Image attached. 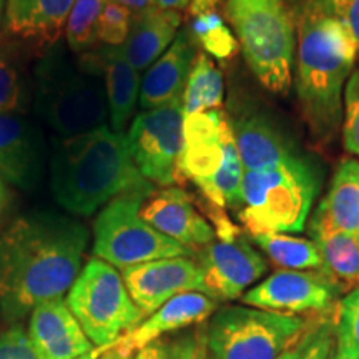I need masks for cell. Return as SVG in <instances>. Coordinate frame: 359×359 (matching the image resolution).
Here are the masks:
<instances>
[{
  "instance_id": "1",
  "label": "cell",
  "mask_w": 359,
  "mask_h": 359,
  "mask_svg": "<svg viewBox=\"0 0 359 359\" xmlns=\"http://www.w3.org/2000/svg\"><path fill=\"white\" fill-rule=\"evenodd\" d=\"M90 233L79 219L32 212L0 235V313L19 321L48 299L62 298L77 280Z\"/></svg>"
},
{
  "instance_id": "2",
  "label": "cell",
  "mask_w": 359,
  "mask_h": 359,
  "mask_svg": "<svg viewBox=\"0 0 359 359\" xmlns=\"http://www.w3.org/2000/svg\"><path fill=\"white\" fill-rule=\"evenodd\" d=\"M358 47L348 25L323 0L296 19L294 92L313 142L326 147L343 120V90L356 64Z\"/></svg>"
},
{
  "instance_id": "3",
  "label": "cell",
  "mask_w": 359,
  "mask_h": 359,
  "mask_svg": "<svg viewBox=\"0 0 359 359\" xmlns=\"http://www.w3.org/2000/svg\"><path fill=\"white\" fill-rule=\"evenodd\" d=\"M50 188L62 208L80 217H90L120 195L148 196L155 191L135 167L127 135L107 125L57 138L50 155Z\"/></svg>"
},
{
  "instance_id": "4",
  "label": "cell",
  "mask_w": 359,
  "mask_h": 359,
  "mask_svg": "<svg viewBox=\"0 0 359 359\" xmlns=\"http://www.w3.org/2000/svg\"><path fill=\"white\" fill-rule=\"evenodd\" d=\"M32 105L60 138L92 132L105 125L109 116L102 77L60 43L34 65Z\"/></svg>"
},
{
  "instance_id": "5",
  "label": "cell",
  "mask_w": 359,
  "mask_h": 359,
  "mask_svg": "<svg viewBox=\"0 0 359 359\" xmlns=\"http://www.w3.org/2000/svg\"><path fill=\"white\" fill-rule=\"evenodd\" d=\"M320 188V170L303 155L271 168L245 170L236 217L250 236L302 233Z\"/></svg>"
},
{
  "instance_id": "6",
  "label": "cell",
  "mask_w": 359,
  "mask_h": 359,
  "mask_svg": "<svg viewBox=\"0 0 359 359\" xmlns=\"http://www.w3.org/2000/svg\"><path fill=\"white\" fill-rule=\"evenodd\" d=\"M224 17L246 65L264 88L286 95L293 82L296 20L283 0H226Z\"/></svg>"
},
{
  "instance_id": "7",
  "label": "cell",
  "mask_w": 359,
  "mask_h": 359,
  "mask_svg": "<svg viewBox=\"0 0 359 359\" xmlns=\"http://www.w3.org/2000/svg\"><path fill=\"white\" fill-rule=\"evenodd\" d=\"M336 314L296 316L251 306L218 309L205 330L215 359H278Z\"/></svg>"
},
{
  "instance_id": "8",
  "label": "cell",
  "mask_w": 359,
  "mask_h": 359,
  "mask_svg": "<svg viewBox=\"0 0 359 359\" xmlns=\"http://www.w3.org/2000/svg\"><path fill=\"white\" fill-rule=\"evenodd\" d=\"M67 304L95 348H111L145 318L125 286L122 273L90 258L67 293Z\"/></svg>"
},
{
  "instance_id": "9",
  "label": "cell",
  "mask_w": 359,
  "mask_h": 359,
  "mask_svg": "<svg viewBox=\"0 0 359 359\" xmlns=\"http://www.w3.org/2000/svg\"><path fill=\"white\" fill-rule=\"evenodd\" d=\"M147 195L127 193L107 203L93 223V255L125 269L154 259L190 257L191 251L161 235L140 217Z\"/></svg>"
},
{
  "instance_id": "10",
  "label": "cell",
  "mask_w": 359,
  "mask_h": 359,
  "mask_svg": "<svg viewBox=\"0 0 359 359\" xmlns=\"http://www.w3.org/2000/svg\"><path fill=\"white\" fill-rule=\"evenodd\" d=\"M127 138L138 172L151 185L173 187L183 145L182 97L158 109L142 110L133 118Z\"/></svg>"
},
{
  "instance_id": "11",
  "label": "cell",
  "mask_w": 359,
  "mask_h": 359,
  "mask_svg": "<svg viewBox=\"0 0 359 359\" xmlns=\"http://www.w3.org/2000/svg\"><path fill=\"white\" fill-rule=\"evenodd\" d=\"M339 291L320 271L280 269L241 296L251 308L281 314H326L334 311Z\"/></svg>"
},
{
  "instance_id": "12",
  "label": "cell",
  "mask_w": 359,
  "mask_h": 359,
  "mask_svg": "<svg viewBox=\"0 0 359 359\" xmlns=\"http://www.w3.org/2000/svg\"><path fill=\"white\" fill-rule=\"evenodd\" d=\"M196 263L203 271L205 293L222 302L241 298L268 271L266 259L243 233L226 240L215 238L198 251Z\"/></svg>"
},
{
  "instance_id": "13",
  "label": "cell",
  "mask_w": 359,
  "mask_h": 359,
  "mask_svg": "<svg viewBox=\"0 0 359 359\" xmlns=\"http://www.w3.org/2000/svg\"><path fill=\"white\" fill-rule=\"evenodd\" d=\"M122 278L135 304L145 316H150L177 294L187 291L205 293L203 271L195 259L188 257L135 264L122 269Z\"/></svg>"
},
{
  "instance_id": "14",
  "label": "cell",
  "mask_w": 359,
  "mask_h": 359,
  "mask_svg": "<svg viewBox=\"0 0 359 359\" xmlns=\"http://www.w3.org/2000/svg\"><path fill=\"white\" fill-rule=\"evenodd\" d=\"M140 217L161 235L172 238L191 251H200L215 241V230L196 210V201L180 187H167L148 195Z\"/></svg>"
},
{
  "instance_id": "15",
  "label": "cell",
  "mask_w": 359,
  "mask_h": 359,
  "mask_svg": "<svg viewBox=\"0 0 359 359\" xmlns=\"http://www.w3.org/2000/svg\"><path fill=\"white\" fill-rule=\"evenodd\" d=\"M47 148L42 132L25 114H0V177L20 190L42 182Z\"/></svg>"
},
{
  "instance_id": "16",
  "label": "cell",
  "mask_w": 359,
  "mask_h": 359,
  "mask_svg": "<svg viewBox=\"0 0 359 359\" xmlns=\"http://www.w3.org/2000/svg\"><path fill=\"white\" fill-rule=\"evenodd\" d=\"M75 0H7L6 35L39 58L55 47L64 34Z\"/></svg>"
},
{
  "instance_id": "17",
  "label": "cell",
  "mask_w": 359,
  "mask_h": 359,
  "mask_svg": "<svg viewBox=\"0 0 359 359\" xmlns=\"http://www.w3.org/2000/svg\"><path fill=\"white\" fill-rule=\"evenodd\" d=\"M27 334L39 359H79L95 349L64 296L32 309Z\"/></svg>"
},
{
  "instance_id": "18",
  "label": "cell",
  "mask_w": 359,
  "mask_h": 359,
  "mask_svg": "<svg viewBox=\"0 0 359 359\" xmlns=\"http://www.w3.org/2000/svg\"><path fill=\"white\" fill-rule=\"evenodd\" d=\"M223 110L183 116V145L177 165V183L205 182L217 175L223 163L222 125Z\"/></svg>"
},
{
  "instance_id": "19",
  "label": "cell",
  "mask_w": 359,
  "mask_h": 359,
  "mask_svg": "<svg viewBox=\"0 0 359 359\" xmlns=\"http://www.w3.org/2000/svg\"><path fill=\"white\" fill-rule=\"evenodd\" d=\"M80 62L102 77L111 130L123 133L140 98V72L128 64L120 47L102 45L80 55Z\"/></svg>"
},
{
  "instance_id": "20",
  "label": "cell",
  "mask_w": 359,
  "mask_h": 359,
  "mask_svg": "<svg viewBox=\"0 0 359 359\" xmlns=\"http://www.w3.org/2000/svg\"><path fill=\"white\" fill-rule=\"evenodd\" d=\"M217 299L200 291H187V293L177 294L155 313L147 316V320L133 327L130 333L122 336L115 346L125 353L133 354L138 349L145 348L147 344L161 339L163 334L200 325L208 320L217 311Z\"/></svg>"
},
{
  "instance_id": "21",
  "label": "cell",
  "mask_w": 359,
  "mask_h": 359,
  "mask_svg": "<svg viewBox=\"0 0 359 359\" xmlns=\"http://www.w3.org/2000/svg\"><path fill=\"white\" fill-rule=\"evenodd\" d=\"M233 137L245 170H263L299 156L285 132L259 111H243L230 118Z\"/></svg>"
},
{
  "instance_id": "22",
  "label": "cell",
  "mask_w": 359,
  "mask_h": 359,
  "mask_svg": "<svg viewBox=\"0 0 359 359\" xmlns=\"http://www.w3.org/2000/svg\"><path fill=\"white\" fill-rule=\"evenodd\" d=\"M195 57L196 45L187 30H180L167 52L147 69L145 77L142 79L138 98L142 110L158 109L182 97Z\"/></svg>"
},
{
  "instance_id": "23",
  "label": "cell",
  "mask_w": 359,
  "mask_h": 359,
  "mask_svg": "<svg viewBox=\"0 0 359 359\" xmlns=\"http://www.w3.org/2000/svg\"><path fill=\"white\" fill-rule=\"evenodd\" d=\"M182 20V12L160 7L133 13L130 34L120 47L128 64L138 72L150 69L177 39Z\"/></svg>"
},
{
  "instance_id": "24",
  "label": "cell",
  "mask_w": 359,
  "mask_h": 359,
  "mask_svg": "<svg viewBox=\"0 0 359 359\" xmlns=\"http://www.w3.org/2000/svg\"><path fill=\"white\" fill-rule=\"evenodd\" d=\"M313 223L349 233L359 240V161L343 158L334 170L330 190L314 212Z\"/></svg>"
},
{
  "instance_id": "25",
  "label": "cell",
  "mask_w": 359,
  "mask_h": 359,
  "mask_svg": "<svg viewBox=\"0 0 359 359\" xmlns=\"http://www.w3.org/2000/svg\"><path fill=\"white\" fill-rule=\"evenodd\" d=\"M309 233L321 253L323 273L341 293L359 288V240L349 233L309 222Z\"/></svg>"
},
{
  "instance_id": "26",
  "label": "cell",
  "mask_w": 359,
  "mask_h": 359,
  "mask_svg": "<svg viewBox=\"0 0 359 359\" xmlns=\"http://www.w3.org/2000/svg\"><path fill=\"white\" fill-rule=\"evenodd\" d=\"M24 45L0 35V114H25L32 105V74Z\"/></svg>"
},
{
  "instance_id": "27",
  "label": "cell",
  "mask_w": 359,
  "mask_h": 359,
  "mask_svg": "<svg viewBox=\"0 0 359 359\" xmlns=\"http://www.w3.org/2000/svg\"><path fill=\"white\" fill-rule=\"evenodd\" d=\"M222 148H223V163L215 177L205 182L196 183L201 196L218 208H240L241 203V183H243L245 167L241 163L240 154L233 137L230 118H224L222 125Z\"/></svg>"
},
{
  "instance_id": "28",
  "label": "cell",
  "mask_w": 359,
  "mask_h": 359,
  "mask_svg": "<svg viewBox=\"0 0 359 359\" xmlns=\"http://www.w3.org/2000/svg\"><path fill=\"white\" fill-rule=\"evenodd\" d=\"M223 93L222 70L205 52H196L182 95L183 116L218 110L223 105Z\"/></svg>"
},
{
  "instance_id": "29",
  "label": "cell",
  "mask_w": 359,
  "mask_h": 359,
  "mask_svg": "<svg viewBox=\"0 0 359 359\" xmlns=\"http://www.w3.org/2000/svg\"><path fill=\"white\" fill-rule=\"evenodd\" d=\"M250 238L266 255L269 262L281 269L320 271L323 266L321 253L313 240L283 235V233H264Z\"/></svg>"
},
{
  "instance_id": "30",
  "label": "cell",
  "mask_w": 359,
  "mask_h": 359,
  "mask_svg": "<svg viewBox=\"0 0 359 359\" xmlns=\"http://www.w3.org/2000/svg\"><path fill=\"white\" fill-rule=\"evenodd\" d=\"M187 32L196 47L217 60H231L240 52V43L235 34L217 11L193 17Z\"/></svg>"
},
{
  "instance_id": "31",
  "label": "cell",
  "mask_w": 359,
  "mask_h": 359,
  "mask_svg": "<svg viewBox=\"0 0 359 359\" xmlns=\"http://www.w3.org/2000/svg\"><path fill=\"white\" fill-rule=\"evenodd\" d=\"M109 0H75L65 25V40L74 55H85L98 47V24Z\"/></svg>"
},
{
  "instance_id": "32",
  "label": "cell",
  "mask_w": 359,
  "mask_h": 359,
  "mask_svg": "<svg viewBox=\"0 0 359 359\" xmlns=\"http://www.w3.org/2000/svg\"><path fill=\"white\" fill-rule=\"evenodd\" d=\"M336 348L359 358V288L344 296L336 306Z\"/></svg>"
},
{
  "instance_id": "33",
  "label": "cell",
  "mask_w": 359,
  "mask_h": 359,
  "mask_svg": "<svg viewBox=\"0 0 359 359\" xmlns=\"http://www.w3.org/2000/svg\"><path fill=\"white\" fill-rule=\"evenodd\" d=\"M133 12L115 2H107L98 24V43L105 47H122L130 34Z\"/></svg>"
},
{
  "instance_id": "34",
  "label": "cell",
  "mask_w": 359,
  "mask_h": 359,
  "mask_svg": "<svg viewBox=\"0 0 359 359\" xmlns=\"http://www.w3.org/2000/svg\"><path fill=\"white\" fill-rule=\"evenodd\" d=\"M343 143L349 154L359 156V67L353 70L344 90Z\"/></svg>"
},
{
  "instance_id": "35",
  "label": "cell",
  "mask_w": 359,
  "mask_h": 359,
  "mask_svg": "<svg viewBox=\"0 0 359 359\" xmlns=\"http://www.w3.org/2000/svg\"><path fill=\"white\" fill-rule=\"evenodd\" d=\"M0 359H39L24 327L15 325L0 333Z\"/></svg>"
},
{
  "instance_id": "36",
  "label": "cell",
  "mask_w": 359,
  "mask_h": 359,
  "mask_svg": "<svg viewBox=\"0 0 359 359\" xmlns=\"http://www.w3.org/2000/svg\"><path fill=\"white\" fill-rule=\"evenodd\" d=\"M172 359H215L206 344L205 330L183 336L173 344H170Z\"/></svg>"
},
{
  "instance_id": "37",
  "label": "cell",
  "mask_w": 359,
  "mask_h": 359,
  "mask_svg": "<svg viewBox=\"0 0 359 359\" xmlns=\"http://www.w3.org/2000/svg\"><path fill=\"white\" fill-rule=\"evenodd\" d=\"M334 321L336 314L331 320H327L320 330L313 336L311 343L303 354L302 359H330L336 346V334H334Z\"/></svg>"
},
{
  "instance_id": "38",
  "label": "cell",
  "mask_w": 359,
  "mask_h": 359,
  "mask_svg": "<svg viewBox=\"0 0 359 359\" xmlns=\"http://www.w3.org/2000/svg\"><path fill=\"white\" fill-rule=\"evenodd\" d=\"M133 359H172L170 344L163 339H156L154 343L147 344L145 348L138 349Z\"/></svg>"
},
{
  "instance_id": "39",
  "label": "cell",
  "mask_w": 359,
  "mask_h": 359,
  "mask_svg": "<svg viewBox=\"0 0 359 359\" xmlns=\"http://www.w3.org/2000/svg\"><path fill=\"white\" fill-rule=\"evenodd\" d=\"M344 24L348 25L349 32H351L354 42H356L358 53H359V0H351L343 15Z\"/></svg>"
},
{
  "instance_id": "40",
  "label": "cell",
  "mask_w": 359,
  "mask_h": 359,
  "mask_svg": "<svg viewBox=\"0 0 359 359\" xmlns=\"http://www.w3.org/2000/svg\"><path fill=\"white\" fill-rule=\"evenodd\" d=\"M331 320V318H330ZM323 325H325V323H323ZM321 325V326H323ZM321 326H318V327H314L313 331H309V333L304 336V338L299 341V343H296L293 348H290L288 351L286 353H283L280 358L278 359H302L303 358V354L306 353V349H308V346H309V343H311V339H313V336H314V333H316L318 330H320Z\"/></svg>"
},
{
  "instance_id": "41",
  "label": "cell",
  "mask_w": 359,
  "mask_h": 359,
  "mask_svg": "<svg viewBox=\"0 0 359 359\" xmlns=\"http://www.w3.org/2000/svg\"><path fill=\"white\" fill-rule=\"evenodd\" d=\"M224 2H226V0H191L190 7H188V13L195 17L200 15V13L217 11V8Z\"/></svg>"
},
{
  "instance_id": "42",
  "label": "cell",
  "mask_w": 359,
  "mask_h": 359,
  "mask_svg": "<svg viewBox=\"0 0 359 359\" xmlns=\"http://www.w3.org/2000/svg\"><path fill=\"white\" fill-rule=\"evenodd\" d=\"M110 2H115L118 4V6L127 7L128 11H132L133 13H140V12L148 11V8L158 7L155 0H110Z\"/></svg>"
},
{
  "instance_id": "43",
  "label": "cell",
  "mask_w": 359,
  "mask_h": 359,
  "mask_svg": "<svg viewBox=\"0 0 359 359\" xmlns=\"http://www.w3.org/2000/svg\"><path fill=\"white\" fill-rule=\"evenodd\" d=\"M283 2L286 4V7L290 8L291 13L294 15V20H296L303 12H306L309 7L314 6L318 0H283Z\"/></svg>"
},
{
  "instance_id": "44",
  "label": "cell",
  "mask_w": 359,
  "mask_h": 359,
  "mask_svg": "<svg viewBox=\"0 0 359 359\" xmlns=\"http://www.w3.org/2000/svg\"><path fill=\"white\" fill-rule=\"evenodd\" d=\"M156 6L163 11H177V12H183L188 11L190 7L191 0H155Z\"/></svg>"
},
{
  "instance_id": "45",
  "label": "cell",
  "mask_w": 359,
  "mask_h": 359,
  "mask_svg": "<svg viewBox=\"0 0 359 359\" xmlns=\"http://www.w3.org/2000/svg\"><path fill=\"white\" fill-rule=\"evenodd\" d=\"M323 2L326 4V7L330 8V11L334 13V15H338V17H341V19H343L344 12H346V8H348L351 0H323Z\"/></svg>"
},
{
  "instance_id": "46",
  "label": "cell",
  "mask_w": 359,
  "mask_h": 359,
  "mask_svg": "<svg viewBox=\"0 0 359 359\" xmlns=\"http://www.w3.org/2000/svg\"><path fill=\"white\" fill-rule=\"evenodd\" d=\"M97 359H133V354L125 353L116 346H111L107 349V351H103Z\"/></svg>"
},
{
  "instance_id": "47",
  "label": "cell",
  "mask_w": 359,
  "mask_h": 359,
  "mask_svg": "<svg viewBox=\"0 0 359 359\" xmlns=\"http://www.w3.org/2000/svg\"><path fill=\"white\" fill-rule=\"evenodd\" d=\"M8 200H11V193H8L6 180L0 177V213L6 210V206L8 205Z\"/></svg>"
},
{
  "instance_id": "48",
  "label": "cell",
  "mask_w": 359,
  "mask_h": 359,
  "mask_svg": "<svg viewBox=\"0 0 359 359\" xmlns=\"http://www.w3.org/2000/svg\"><path fill=\"white\" fill-rule=\"evenodd\" d=\"M330 359H359V358L354 356V354H351V353L344 351V349L334 346V351H333V354H331Z\"/></svg>"
},
{
  "instance_id": "49",
  "label": "cell",
  "mask_w": 359,
  "mask_h": 359,
  "mask_svg": "<svg viewBox=\"0 0 359 359\" xmlns=\"http://www.w3.org/2000/svg\"><path fill=\"white\" fill-rule=\"evenodd\" d=\"M103 351H107V348H95L93 351H90L88 354H85V356L79 358V359H97Z\"/></svg>"
},
{
  "instance_id": "50",
  "label": "cell",
  "mask_w": 359,
  "mask_h": 359,
  "mask_svg": "<svg viewBox=\"0 0 359 359\" xmlns=\"http://www.w3.org/2000/svg\"><path fill=\"white\" fill-rule=\"evenodd\" d=\"M6 2L7 0H0V19H2V15L6 13Z\"/></svg>"
}]
</instances>
